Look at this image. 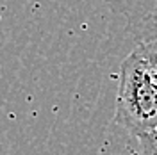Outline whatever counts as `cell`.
Masks as SVG:
<instances>
[{
	"mask_svg": "<svg viewBox=\"0 0 157 155\" xmlns=\"http://www.w3.org/2000/svg\"><path fill=\"white\" fill-rule=\"evenodd\" d=\"M114 119L130 136L157 121V75L136 48L120 68Z\"/></svg>",
	"mask_w": 157,
	"mask_h": 155,
	"instance_id": "1",
	"label": "cell"
},
{
	"mask_svg": "<svg viewBox=\"0 0 157 155\" xmlns=\"http://www.w3.org/2000/svg\"><path fill=\"white\" fill-rule=\"evenodd\" d=\"M134 137L137 141V155H157V121Z\"/></svg>",
	"mask_w": 157,
	"mask_h": 155,
	"instance_id": "2",
	"label": "cell"
}]
</instances>
